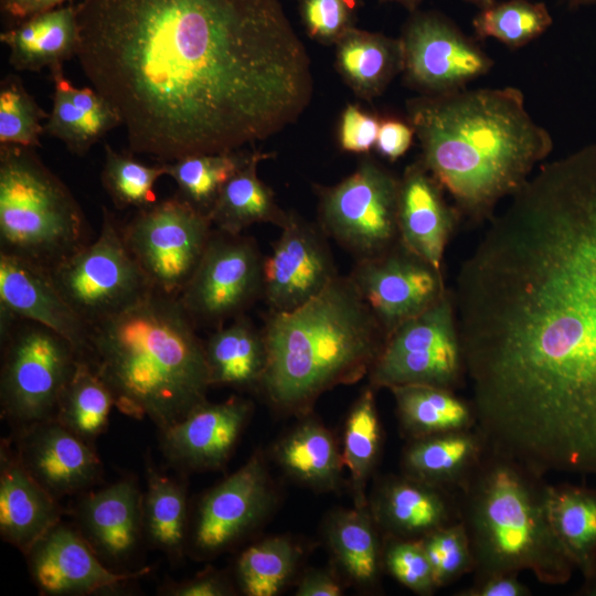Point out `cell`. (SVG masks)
I'll return each instance as SVG.
<instances>
[{"mask_svg": "<svg viewBox=\"0 0 596 596\" xmlns=\"http://www.w3.org/2000/svg\"><path fill=\"white\" fill-rule=\"evenodd\" d=\"M494 454L596 476V143L542 164L492 219L451 296Z\"/></svg>", "mask_w": 596, "mask_h": 596, "instance_id": "cell-1", "label": "cell"}, {"mask_svg": "<svg viewBox=\"0 0 596 596\" xmlns=\"http://www.w3.org/2000/svg\"><path fill=\"white\" fill-rule=\"evenodd\" d=\"M76 57L129 150H241L306 110L310 61L280 0H83Z\"/></svg>", "mask_w": 596, "mask_h": 596, "instance_id": "cell-2", "label": "cell"}, {"mask_svg": "<svg viewBox=\"0 0 596 596\" xmlns=\"http://www.w3.org/2000/svg\"><path fill=\"white\" fill-rule=\"evenodd\" d=\"M515 87L460 89L408 103L421 161L472 219L515 194L553 149Z\"/></svg>", "mask_w": 596, "mask_h": 596, "instance_id": "cell-3", "label": "cell"}, {"mask_svg": "<svg viewBox=\"0 0 596 596\" xmlns=\"http://www.w3.org/2000/svg\"><path fill=\"white\" fill-rule=\"evenodd\" d=\"M82 359L123 414L160 430L206 402L211 386L196 326L177 297L156 290L93 324Z\"/></svg>", "mask_w": 596, "mask_h": 596, "instance_id": "cell-4", "label": "cell"}, {"mask_svg": "<svg viewBox=\"0 0 596 596\" xmlns=\"http://www.w3.org/2000/svg\"><path fill=\"white\" fill-rule=\"evenodd\" d=\"M263 334L266 365L258 386L284 408L310 404L323 391L358 381L386 336L349 276L287 312H269Z\"/></svg>", "mask_w": 596, "mask_h": 596, "instance_id": "cell-5", "label": "cell"}, {"mask_svg": "<svg viewBox=\"0 0 596 596\" xmlns=\"http://www.w3.org/2000/svg\"><path fill=\"white\" fill-rule=\"evenodd\" d=\"M497 459L472 489L470 550L489 576L530 570L543 582L563 583L574 563L549 521L546 488L539 491L532 473L503 457Z\"/></svg>", "mask_w": 596, "mask_h": 596, "instance_id": "cell-6", "label": "cell"}, {"mask_svg": "<svg viewBox=\"0 0 596 596\" xmlns=\"http://www.w3.org/2000/svg\"><path fill=\"white\" fill-rule=\"evenodd\" d=\"M89 242L82 207L34 148L0 145V253L51 270Z\"/></svg>", "mask_w": 596, "mask_h": 596, "instance_id": "cell-7", "label": "cell"}, {"mask_svg": "<svg viewBox=\"0 0 596 596\" xmlns=\"http://www.w3.org/2000/svg\"><path fill=\"white\" fill-rule=\"evenodd\" d=\"M0 318L2 415L21 428L53 419L81 359L77 349L41 323Z\"/></svg>", "mask_w": 596, "mask_h": 596, "instance_id": "cell-8", "label": "cell"}, {"mask_svg": "<svg viewBox=\"0 0 596 596\" xmlns=\"http://www.w3.org/2000/svg\"><path fill=\"white\" fill-rule=\"evenodd\" d=\"M50 272L63 297L89 328L153 290L126 245L121 224L105 206L98 236Z\"/></svg>", "mask_w": 596, "mask_h": 596, "instance_id": "cell-9", "label": "cell"}, {"mask_svg": "<svg viewBox=\"0 0 596 596\" xmlns=\"http://www.w3.org/2000/svg\"><path fill=\"white\" fill-rule=\"evenodd\" d=\"M400 178L373 159L332 187L318 188V225L356 260L379 256L400 241Z\"/></svg>", "mask_w": 596, "mask_h": 596, "instance_id": "cell-10", "label": "cell"}, {"mask_svg": "<svg viewBox=\"0 0 596 596\" xmlns=\"http://www.w3.org/2000/svg\"><path fill=\"white\" fill-rule=\"evenodd\" d=\"M209 215L179 194L138 210L121 230L153 290L179 297L212 236Z\"/></svg>", "mask_w": 596, "mask_h": 596, "instance_id": "cell-11", "label": "cell"}, {"mask_svg": "<svg viewBox=\"0 0 596 596\" xmlns=\"http://www.w3.org/2000/svg\"><path fill=\"white\" fill-rule=\"evenodd\" d=\"M264 257L254 238L213 231L204 255L178 297L198 327L220 328L263 297Z\"/></svg>", "mask_w": 596, "mask_h": 596, "instance_id": "cell-12", "label": "cell"}, {"mask_svg": "<svg viewBox=\"0 0 596 596\" xmlns=\"http://www.w3.org/2000/svg\"><path fill=\"white\" fill-rule=\"evenodd\" d=\"M462 371L451 297L391 332L372 365L375 386L432 385L448 389Z\"/></svg>", "mask_w": 596, "mask_h": 596, "instance_id": "cell-13", "label": "cell"}, {"mask_svg": "<svg viewBox=\"0 0 596 596\" xmlns=\"http://www.w3.org/2000/svg\"><path fill=\"white\" fill-rule=\"evenodd\" d=\"M400 40L402 73L412 87L427 96L464 89L493 66L490 56L437 12H412Z\"/></svg>", "mask_w": 596, "mask_h": 596, "instance_id": "cell-14", "label": "cell"}, {"mask_svg": "<svg viewBox=\"0 0 596 596\" xmlns=\"http://www.w3.org/2000/svg\"><path fill=\"white\" fill-rule=\"evenodd\" d=\"M349 277L386 337L447 294L440 272L402 243L356 260Z\"/></svg>", "mask_w": 596, "mask_h": 596, "instance_id": "cell-15", "label": "cell"}, {"mask_svg": "<svg viewBox=\"0 0 596 596\" xmlns=\"http://www.w3.org/2000/svg\"><path fill=\"white\" fill-rule=\"evenodd\" d=\"M327 235L318 224L289 212L264 259L263 298L272 312H287L321 294L339 275Z\"/></svg>", "mask_w": 596, "mask_h": 596, "instance_id": "cell-16", "label": "cell"}, {"mask_svg": "<svg viewBox=\"0 0 596 596\" xmlns=\"http://www.w3.org/2000/svg\"><path fill=\"white\" fill-rule=\"evenodd\" d=\"M26 555L34 583L50 595L111 590L148 573V568L127 573L110 571L82 534L60 523Z\"/></svg>", "mask_w": 596, "mask_h": 596, "instance_id": "cell-17", "label": "cell"}, {"mask_svg": "<svg viewBox=\"0 0 596 596\" xmlns=\"http://www.w3.org/2000/svg\"><path fill=\"white\" fill-rule=\"evenodd\" d=\"M15 453L26 471L55 499L87 490L102 473L92 444L54 418L21 428Z\"/></svg>", "mask_w": 596, "mask_h": 596, "instance_id": "cell-18", "label": "cell"}, {"mask_svg": "<svg viewBox=\"0 0 596 596\" xmlns=\"http://www.w3.org/2000/svg\"><path fill=\"white\" fill-rule=\"evenodd\" d=\"M0 307L1 316L34 321L57 332L83 356L91 328L63 297L49 269L0 253Z\"/></svg>", "mask_w": 596, "mask_h": 596, "instance_id": "cell-19", "label": "cell"}, {"mask_svg": "<svg viewBox=\"0 0 596 596\" xmlns=\"http://www.w3.org/2000/svg\"><path fill=\"white\" fill-rule=\"evenodd\" d=\"M268 488L260 459L253 457L201 501L193 542L202 552L224 549L262 515Z\"/></svg>", "mask_w": 596, "mask_h": 596, "instance_id": "cell-20", "label": "cell"}, {"mask_svg": "<svg viewBox=\"0 0 596 596\" xmlns=\"http://www.w3.org/2000/svg\"><path fill=\"white\" fill-rule=\"evenodd\" d=\"M249 414V404L232 397L204 402L179 422L161 430L162 450L178 465L215 468L230 456Z\"/></svg>", "mask_w": 596, "mask_h": 596, "instance_id": "cell-21", "label": "cell"}, {"mask_svg": "<svg viewBox=\"0 0 596 596\" xmlns=\"http://www.w3.org/2000/svg\"><path fill=\"white\" fill-rule=\"evenodd\" d=\"M443 191L421 160L409 164L400 178V241L439 272L456 220V210L446 203Z\"/></svg>", "mask_w": 596, "mask_h": 596, "instance_id": "cell-22", "label": "cell"}, {"mask_svg": "<svg viewBox=\"0 0 596 596\" xmlns=\"http://www.w3.org/2000/svg\"><path fill=\"white\" fill-rule=\"evenodd\" d=\"M142 497L136 482L123 479L79 501L77 519L83 536L108 561H119L136 549L143 531Z\"/></svg>", "mask_w": 596, "mask_h": 596, "instance_id": "cell-23", "label": "cell"}, {"mask_svg": "<svg viewBox=\"0 0 596 596\" xmlns=\"http://www.w3.org/2000/svg\"><path fill=\"white\" fill-rule=\"evenodd\" d=\"M1 448L0 532L3 540L26 554L60 522L61 508L23 467L17 453Z\"/></svg>", "mask_w": 596, "mask_h": 596, "instance_id": "cell-24", "label": "cell"}, {"mask_svg": "<svg viewBox=\"0 0 596 596\" xmlns=\"http://www.w3.org/2000/svg\"><path fill=\"white\" fill-rule=\"evenodd\" d=\"M17 71L51 72L77 55L79 28L77 6L62 4L18 22L0 34Z\"/></svg>", "mask_w": 596, "mask_h": 596, "instance_id": "cell-25", "label": "cell"}, {"mask_svg": "<svg viewBox=\"0 0 596 596\" xmlns=\"http://www.w3.org/2000/svg\"><path fill=\"white\" fill-rule=\"evenodd\" d=\"M53 105L44 134L60 139L76 156H84L106 134L123 125L116 108L95 88H78L63 67L51 72Z\"/></svg>", "mask_w": 596, "mask_h": 596, "instance_id": "cell-26", "label": "cell"}, {"mask_svg": "<svg viewBox=\"0 0 596 596\" xmlns=\"http://www.w3.org/2000/svg\"><path fill=\"white\" fill-rule=\"evenodd\" d=\"M336 67L356 96L372 100L403 71L401 40L354 28L336 44Z\"/></svg>", "mask_w": 596, "mask_h": 596, "instance_id": "cell-27", "label": "cell"}, {"mask_svg": "<svg viewBox=\"0 0 596 596\" xmlns=\"http://www.w3.org/2000/svg\"><path fill=\"white\" fill-rule=\"evenodd\" d=\"M270 153L253 151L249 160L222 188L209 217L217 231L241 234L257 223L283 227L289 212L277 204L273 190L259 179L258 163Z\"/></svg>", "mask_w": 596, "mask_h": 596, "instance_id": "cell-28", "label": "cell"}, {"mask_svg": "<svg viewBox=\"0 0 596 596\" xmlns=\"http://www.w3.org/2000/svg\"><path fill=\"white\" fill-rule=\"evenodd\" d=\"M204 348L211 386L258 385L266 365L265 339L244 315L215 329Z\"/></svg>", "mask_w": 596, "mask_h": 596, "instance_id": "cell-29", "label": "cell"}, {"mask_svg": "<svg viewBox=\"0 0 596 596\" xmlns=\"http://www.w3.org/2000/svg\"><path fill=\"white\" fill-rule=\"evenodd\" d=\"M551 526L572 562L592 575L596 567V493L573 487L546 488Z\"/></svg>", "mask_w": 596, "mask_h": 596, "instance_id": "cell-30", "label": "cell"}, {"mask_svg": "<svg viewBox=\"0 0 596 596\" xmlns=\"http://www.w3.org/2000/svg\"><path fill=\"white\" fill-rule=\"evenodd\" d=\"M113 406L111 392L81 358L60 398L54 419L92 444L106 429Z\"/></svg>", "mask_w": 596, "mask_h": 596, "instance_id": "cell-31", "label": "cell"}, {"mask_svg": "<svg viewBox=\"0 0 596 596\" xmlns=\"http://www.w3.org/2000/svg\"><path fill=\"white\" fill-rule=\"evenodd\" d=\"M252 153L235 150L187 156L166 162L167 174L175 181L182 199L209 215L224 184Z\"/></svg>", "mask_w": 596, "mask_h": 596, "instance_id": "cell-32", "label": "cell"}, {"mask_svg": "<svg viewBox=\"0 0 596 596\" xmlns=\"http://www.w3.org/2000/svg\"><path fill=\"white\" fill-rule=\"evenodd\" d=\"M143 531L156 547L171 557L181 553L185 539L187 501L181 483L147 467V492L142 501Z\"/></svg>", "mask_w": 596, "mask_h": 596, "instance_id": "cell-33", "label": "cell"}, {"mask_svg": "<svg viewBox=\"0 0 596 596\" xmlns=\"http://www.w3.org/2000/svg\"><path fill=\"white\" fill-rule=\"evenodd\" d=\"M279 461L297 479L320 488L333 487L340 458L333 438L316 423L296 428L279 447Z\"/></svg>", "mask_w": 596, "mask_h": 596, "instance_id": "cell-34", "label": "cell"}, {"mask_svg": "<svg viewBox=\"0 0 596 596\" xmlns=\"http://www.w3.org/2000/svg\"><path fill=\"white\" fill-rule=\"evenodd\" d=\"M391 390L404 424L414 433L457 432L470 419L468 407L447 389L402 385Z\"/></svg>", "mask_w": 596, "mask_h": 596, "instance_id": "cell-35", "label": "cell"}, {"mask_svg": "<svg viewBox=\"0 0 596 596\" xmlns=\"http://www.w3.org/2000/svg\"><path fill=\"white\" fill-rule=\"evenodd\" d=\"M552 23L547 7L529 0L494 2L472 19V28L479 39L493 38L511 49L530 43Z\"/></svg>", "mask_w": 596, "mask_h": 596, "instance_id": "cell-36", "label": "cell"}, {"mask_svg": "<svg viewBox=\"0 0 596 596\" xmlns=\"http://www.w3.org/2000/svg\"><path fill=\"white\" fill-rule=\"evenodd\" d=\"M167 174V164L147 166L131 155L105 145V162L100 173L104 189L117 209H146L157 202L153 185Z\"/></svg>", "mask_w": 596, "mask_h": 596, "instance_id": "cell-37", "label": "cell"}, {"mask_svg": "<svg viewBox=\"0 0 596 596\" xmlns=\"http://www.w3.org/2000/svg\"><path fill=\"white\" fill-rule=\"evenodd\" d=\"M296 560V547L284 538L249 546L237 563L243 590L249 596H274L291 575Z\"/></svg>", "mask_w": 596, "mask_h": 596, "instance_id": "cell-38", "label": "cell"}, {"mask_svg": "<svg viewBox=\"0 0 596 596\" xmlns=\"http://www.w3.org/2000/svg\"><path fill=\"white\" fill-rule=\"evenodd\" d=\"M332 550L358 582L371 581L377 568V546L371 520L362 507L338 514L329 528Z\"/></svg>", "mask_w": 596, "mask_h": 596, "instance_id": "cell-39", "label": "cell"}, {"mask_svg": "<svg viewBox=\"0 0 596 596\" xmlns=\"http://www.w3.org/2000/svg\"><path fill=\"white\" fill-rule=\"evenodd\" d=\"M379 443L380 424L374 397L371 390H365L348 417L342 457L351 475L358 507L363 505V489L375 460Z\"/></svg>", "mask_w": 596, "mask_h": 596, "instance_id": "cell-40", "label": "cell"}, {"mask_svg": "<svg viewBox=\"0 0 596 596\" xmlns=\"http://www.w3.org/2000/svg\"><path fill=\"white\" fill-rule=\"evenodd\" d=\"M46 114L21 81L8 76L0 85V145L41 146Z\"/></svg>", "mask_w": 596, "mask_h": 596, "instance_id": "cell-41", "label": "cell"}, {"mask_svg": "<svg viewBox=\"0 0 596 596\" xmlns=\"http://www.w3.org/2000/svg\"><path fill=\"white\" fill-rule=\"evenodd\" d=\"M382 509L387 523L406 533L435 530L445 517L443 502L435 493L408 482L390 487Z\"/></svg>", "mask_w": 596, "mask_h": 596, "instance_id": "cell-42", "label": "cell"}, {"mask_svg": "<svg viewBox=\"0 0 596 596\" xmlns=\"http://www.w3.org/2000/svg\"><path fill=\"white\" fill-rule=\"evenodd\" d=\"M476 450L470 436L450 432L414 445L406 455V466L422 479L440 480L458 473Z\"/></svg>", "mask_w": 596, "mask_h": 596, "instance_id": "cell-43", "label": "cell"}, {"mask_svg": "<svg viewBox=\"0 0 596 596\" xmlns=\"http://www.w3.org/2000/svg\"><path fill=\"white\" fill-rule=\"evenodd\" d=\"M363 0H298L301 23L313 41L337 44L355 28Z\"/></svg>", "mask_w": 596, "mask_h": 596, "instance_id": "cell-44", "label": "cell"}, {"mask_svg": "<svg viewBox=\"0 0 596 596\" xmlns=\"http://www.w3.org/2000/svg\"><path fill=\"white\" fill-rule=\"evenodd\" d=\"M433 571L435 585L459 574L469 558V541L461 526L439 529L423 544Z\"/></svg>", "mask_w": 596, "mask_h": 596, "instance_id": "cell-45", "label": "cell"}, {"mask_svg": "<svg viewBox=\"0 0 596 596\" xmlns=\"http://www.w3.org/2000/svg\"><path fill=\"white\" fill-rule=\"evenodd\" d=\"M387 566L402 584L414 590L425 592L435 585L432 566L421 543L403 542L392 546Z\"/></svg>", "mask_w": 596, "mask_h": 596, "instance_id": "cell-46", "label": "cell"}, {"mask_svg": "<svg viewBox=\"0 0 596 596\" xmlns=\"http://www.w3.org/2000/svg\"><path fill=\"white\" fill-rule=\"evenodd\" d=\"M381 120L360 106L348 104L341 113L338 126L340 148L352 153L370 152L375 148Z\"/></svg>", "mask_w": 596, "mask_h": 596, "instance_id": "cell-47", "label": "cell"}, {"mask_svg": "<svg viewBox=\"0 0 596 596\" xmlns=\"http://www.w3.org/2000/svg\"><path fill=\"white\" fill-rule=\"evenodd\" d=\"M415 130L409 123L395 118L381 120L375 150L383 158L395 161L409 149Z\"/></svg>", "mask_w": 596, "mask_h": 596, "instance_id": "cell-48", "label": "cell"}, {"mask_svg": "<svg viewBox=\"0 0 596 596\" xmlns=\"http://www.w3.org/2000/svg\"><path fill=\"white\" fill-rule=\"evenodd\" d=\"M70 0H0L2 13L20 22Z\"/></svg>", "mask_w": 596, "mask_h": 596, "instance_id": "cell-49", "label": "cell"}, {"mask_svg": "<svg viewBox=\"0 0 596 596\" xmlns=\"http://www.w3.org/2000/svg\"><path fill=\"white\" fill-rule=\"evenodd\" d=\"M169 593L178 596H221L227 589L220 578L207 575L172 586Z\"/></svg>", "mask_w": 596, "mask_h": 596, "instance_id": "cell-50", "label": "cell"}, {"mask_svg": "<svg viewBox=\"0 0 596 596\" xmlns=\"http://www.w3.org/2000/svg\"><path fill=\"white\" fill-rule=\"evenodd\" d=\"M298 596H339L342 590L339 584L323 572H311L301 581Z\"/></svg>", "mask_w": 596, "mask_h": 596, "instance_id": "cell-51", "label": "cell"}, {"mask_svg": "<svg viewBox=\"0 0 596 596\" xmlns=\"http://www.w3.org/2000/svg\"><path fill=\"white\" fill-rule=\"evenodd\" d=\"M478 590L482 596H519L523 588L511 575H492Z\"/></svg>", "mask_w": 596, "mask_h": 596, "instance_id": "cell-52", "label": "cell"}, {"mask_svg": "<svg viewBox=\"0 0 596 596\" xmlns=\"http://www.w3.org/2000/svg\"><path fill=\"white\" fill-rule=\"evenodd\" d=\"M385 2H395L404 7L411 13L416 11L423 0H381Z\"/></svg>", "mask_w": 596, "mask_h": 596, "instance_id": "cell-53", "label": "cell"}, {"mask_svg": "<svg viewBox=\"0 0 596 596\" xmlns=\"http://www.w3.org/2000/svg\"><path fill=\"white\" fill-rule=\"evenodd\" d=\"M471 4L477 6L480 10L490 7L496 0H465Z\"/></svg>", "mask_w": 596, "mask_h": 596, "instance_id": "cell-54", "label": "cell"}, {"mask_svg": "<svg viewBox=\"0 0 596 596\" xmlns=\"http://www.w3.org/2000/svg\"><path fill=\"white\" fill-rule=\"evenodd\" d=\"M572 7L589 6L596 2V0H567Z\"/></svg>", "mask_w": 596, "mask_h": 596, "instance_id": "cell-55", "label": "cell"}]
</instances>
